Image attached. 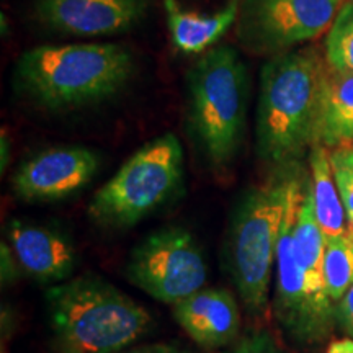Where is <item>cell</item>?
Returning a JSON list of instances; mask_svg holds the SVG:
<instances>
[{"mask_svg": "<svg viewBox=\"0 0 353 353\" xmlns=\"http://www.w3.org/2000/svg\"><path fill=\"white\" fill-rule=\"evenodd\" d=\"M99 156L87 148H54L33 156L13 175V192L25 201L68 198L94 179Z\"/></svg>", "mask_w": 353, "mask_h": 353, "instance_id": "30bf717a", "label": "cell"}, {"mask_svg": "<svg viewBox=\"0 0 353 353\" xmlns=\"http://www.w3.org/2000/svg\"><path fill=\"white\" fill-rule=\"evenodd\" d=\"M118 353H188L183 348L170 345V343H152V345H143V347H134L130 350H123Z\"/></svg>", "mask_w": 353, "mask_h": 353, "instance_id": "603a6c76", "label": "cell"}, {"mask_svg": "<svg viewBox=\"0 0 353 353\" xmlns=\"http://www.w3.org/2000/svg\"><path fill=\"white\" fill-rule=\"evenodd\" d=\"M325 353H353V339L348 337L332 342Z\"/></svg>", "mask_w": 353, "mask_h": 353, "instance_id": "d4e9b609", "label": "cell"}, {"mask_svg": "<svg viewBox=\"0 0 353 353\" xmlns=\"http://www.w3.org/2000/svg\"><path fill=\"white\" fill-rule=\"evenodd\" d=\"M330 161L345 165L350 170H353V145H350V148L335 149V151L330 152Z\"/></svg>", "mask_w": 353, "mask_h": 353, "instance_id": "cb8c5ba5", "label": "cell"}, {"mask_svg": "<svg viewBox=\"0 0 353 353\" xmlns=\"http://www.w3.org/2000/svg\"><path fill=\"white\" fill-rule=\"evenodd\" d=\"M291 176L272 180L245 193L231 219L224 247L237 293L252 314L265 311L272 270L288 203Z\"/></svg>", "mask_w": 353, "mask_h": 353, "instance_id": "277c9868", "label": "cell"}, {"mask_svg": "<svg viewBox=\"0 0 353 353\" xmlns=\"http://www.w3.org/2000/svg\"><path fill=\"white\" fill-rule=\"evenodd\" d=\"M8 241L17 263L41 283L68 280L76 268V249L54 229L13 219L8 226Z\"/></svg>", "mask_w": 353, "mask_h": 353, "instance_id": "4fadbf2b", "label": "cell"}, {"mask_svg": "<svg viewBox=\"0 0 353 353\" xmlns=\"http://www.w3.org/2000/svg\"><path fill=\"white\" fill-rule=\"evenodd\" d=\"M241 0H231L213 15L185 10L176 0H164L174 46L183 54H200L218 41L237 21Z\"/></svg>", "mask_w": 353, "mask_h": 353, "instance_id": "5bb4252c", "label": "cell"}, {"mask_svg": "<svg viewBox=\"0 0 353 353\" xmlns=\"http://www.w3.org/2000/svg\"><path fill=\"white\" fill-rule=\"evenodd\" d=\"M132 70L131 52L121 44H44L20 56L17 81L43 107L65 110L118 94Z\"/></svg>", "mask_w": 353, "mask_h": 353, "instance_id": "7a4b0ae2", "label": "cell"}, {"mask_svg": "<svg viewBox=\"0 0 353 353\" xmlns=\"http://www.w3.org/2000/svg\"><path fill=\"white\" fill-rule=\"evenodd\" d=\"M324 59L330 70L353 76V0L343 3L327 30Z\"/></svg>", "mask_w": 353, "mask_h": 353, "instance_id": "d6986e66", "label": "cell"}, {"mask_svg": "<svg viewBox=\"0 0 353 353\" xmlns=\"http://www.w3.org/2000/svg\"><path fill=\"white\" fill-rule=\"evenodd\" d=\"M342 0H241L237 38L257 54H281L327 32Z\"/></svg>", "mask_w": 353, "mask_h": 353, "instance_id": "9c48e42d", "label": "cell"}, {"mask_svg": "<svg viewBox=\"0 0 353 353\" xmlns=\"http://www.w3.org/2000/svg\"><path fill=\"white\" fill-rule=\"evenodd\" d=\"M309 169H311V192L314 198L317 223L324 232L325 239L345 236L347 218L345 208L335 182L330 152L325 145L317 144L309 152Z\"/></svg>", "mask_w": 353, "mask_h": 353, "instance_id": "2e32d148", "label": "cell"}, {"mask_svg": "<svg viewBox=\"0 0 353 353\" xmlns=\"http://www.w3.org/2000/svg\"><path fill=\"white\" fill-rule=\"evenodd\" d=\"M145 0H38L43 25L74 37L123 33L143 20Z\"/></svg>", "mask_w": 353, "mask_h": 353, "instance_id": "8fae6325", "label": "cell"}, {"mask_svg": "<svg viewBox=\"0 0 353 353\" xmlns=\"http://www.w3.org/2000/svg\"><path fill=\"white\" fill-rule=\"evenodd\" d=\"M335 321L339 322L343 332L350 339H353V285L343 294L341 301L337 303V307H335Z\"/></svg>", "mask_w": 353, "mask_h": 353, "instance_id": "7402d4cb", "label": "cell"}, {"mask_svg": "<svg viewBox=\"0 0 353 353\" xmlns=\"http://www.w3.org/2000/svg\"><path fill=\"white\" fill-rule=\"evenodd\" d=\"M293 244L298 262L306 273L309 288L316 296L329 299L324 286V255L327 239H325L324 232L317 223L314 198H312L309 179L306 190H304L301 206H299L296 224H294Z\"/></svg>", "mask_w": 353, "mask_h": 353, "instance_id": "e0dca14e", "label": "cell"}, {"mask_svg": "<svg viewBox=\"0 0 353 353\" xmlns=\"http://www.w3.org/2000/svg\"><path fill=\"white\" fill-rule=\"evenodd\" d=\"M228 353H285L268 332H255L242 341Z\"/></svg>", "mask_w": 353, "mask_h": 353, "instance_id": "44dd1931", "label": "cell"}, {"mask_svg": "<svg viewBox=\"0 0 353 353\" xmlns=\"http://www.w3.org/2000/svg\"><path fill=\"white\" fill-rule=\"evenodd\" d=\"M126 275L145 294L174 306L203 290L208 265L187 229L164 228L149 234L132 249Z\"/></svg>", "mask_w": 353, "mask_h": 353, "instance_id": "52a82bcc", "label": "cell"}, {"mask_svg": "<svg viewBox=\"0 0 353 353\" xmlns=\"http://www.w3.org/2000/svg\"><path fill=\"white\" fill-rule=\"evenodd\" d=\"M307 180L291 175L288 203L276 247L275 316L298 342H319L327 335L335 317L334 304L316 296L309 288L306 273L294 254L293 231Z\"/></svg>", "mask_w": 353, "mask_h": 353, "instance_id": "ba28073f", "label": "cell"}, {"mask_svg": "<svg viewBox=\"0 0 353 353\" xmlns=\"http://www.w3.org/2000/svg\"><path fill=\"white\" fill-rule=\"evenodd\" d=\"M183 176V151L164 134L136 151L92 198L88 214L105 228H130L164 205Z\"/></svg>", "mask_w": 353, "mask_h": 353, "instance_id": "8992f818", "label": "cell"}, {"mask_svg": "<svg viewBox=\"0 0 353 353\" xmlns=\"http://www.w3.org/2000/svg\"><path fill=\"white\" fill-rule=\"evenodd\" d=\"M327 64L312 48L276 54L260 74L257 151L268 164H291L319 144Z\"/></svg>", "mask_w": 353, "mask_h": 353, "instance_id": "6da1fadb", "label": "cell"}, {"mask_svg": "<svg viewBox=\"0 0 353 353\" xmlns=\"http://www.w3.org/2000/svg\"><path fill=\"white\" fill-rule=\"evenodd\" d=\"M335 182H337L339 192H341V198L345 208V218H347V229L345 236L347 239L353 244V170L348 167L332 162Z\"/></svg>", "mask_w": 353, "mask_h": 353, "instance_id": "ffe728a7", "label": "cell"}, {"mask_svg": "<svg viewBox=\"0 0 353 353\" xmlns=\"http://www.w3.org/2000/svg\"><path fill=\"white\" fill-rule=\"evenodd\" d=\"M52 330L68 353H118L152 327L145 307L97 276L64 281L46 293Z\"/></svg>", "mask_w": 353, "mask_h": 353, "instance_id": "3957f363", "label": "cell"}, {"mask_svg": "<svg viewBox=\"0 0 353 353\" xmlns=\"http://www.w3.org/2000/svg\"><path fill=\"white\" fill-rule=\"evenodd\" d=\"M192 131L214 167L228 165L245 128L247 70L229 46L206 52L188 74Z\"/></svg>", "mask_w": 353, "mask_h": 353, "instance_id": "5b68a950", "label": "cell"}, {"mask_svg": "<svg viewBox=\"0 0 353 353\" xmlns=\"http://www.w3.org/2000/svg\"><path fill=\"white\" fill-rule=\"evenodd\" d=\"M319 144L327 149L353 145V76L329 69L325 76Z\"/></svg>", "mask_w": 353, "mask_h": 353, "instance_id": "9a60e30c", "label": "cell"}, {"mask_svg": "<svg viewBox=\"0 0 353 353\" xmlns=\"http://www.w3.org/2000/svg\"><path fill=\"white\" fill-rule=\"evenodd\" d=\"M353 285V244L347 236L329 239L324 255V286L330 303L337 304Z\"/></svg>", "mask_w": 353, "mask_h": 353, "instance_id": "ac0fdd59", "label": "cell"}, {"mask_svg": "<svg viewBox=\"0 0 353 353\" xmlns=\"http://www.w3.org/2000/svg\"><path fill=\"white\" fill-rule=\"evenodd\" d=\"M172 314L190 339L205 348H219L239 335L241 312L226 290L203 288L172 306Z\"/></svg>", "mask_w": 353, "mask_h": 353, "instance_id": "7c38bea8", "label": "cell"}]
</instances>
